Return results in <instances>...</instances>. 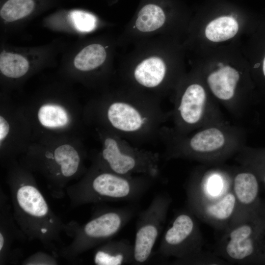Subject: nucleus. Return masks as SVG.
<instances>
[{
  "label": "nucleus",
  "mask_w": 265,
  "mask_h": 265,
  "mask_svg": "<svg viewBox=\"0 0 265 265\" xmlns=\"http://www.w3.org/2000/svg\"><path fill=\"white\" fill-rule=\"evenodd\" d=\"M13 215L27 239L38 240L56 254V244L61 243V234L68 223L63 222L50 208L31 175L23 168H13L7 180Z\"/></svg>",
  "instance_id": "obj_1"
},
{
  "label": "nucleus",
  "mask_w": 265,
  "mask_h": 265,
  "mask_svg": "<svg viewBox=\"0 0 265 265\" xmlns=\"http://www.w3.org/2000/svg\"><path fill=\"white\" fill-rule=\"evenodd\" d=\"M164 146L165 160L186 159L207 165L223 164L246 144L242 128L228 121L201 128L186 134L163 126L159 137Z\"/></svg>",
  "instance_id": "obj_2"
},
{
  "label": "nucleus",
  "mask_w": 265,
  "mask_h": 265,
  "mask_svg": "<svg viewBox=\"0 0 265 265\" xmlns=\"http://www.w3.org/2000/svg\"><path fill=\"white\" fill-rule=\"evenodd\" d=\"M104 114L111 132L133 142L159 137L171 115L161 108L159 99L125 85L106 104Z\"/></svg>",
  "instance_id": "obj_3"
},
{
  "label": "nucleus",
  "mask_w": 265,
  "mask_h": 265,
  "mask_svg": "<svg viewBox=\"0 0 265 265\" xmlns=\"http://www.w3.org/2000/svg\"><path fill=\"white\" fill-rule=\"evenodd\" d=\"M160 37L137 43L122 69L125 86L159 99L183 78L172 68Z\"/></svg>",
  "instance_id": "obj_4"
},
{
  "label": "nucleus",
  "mask_w": 265,
  "mask_h": 265,
  "mask_svg": "<svg viewBox=\"0 0 265 265\" xmlns=\"http://www.w3.org/2000/svg\"><path fill=\"white\" fill-rule=\"evenodd\" d=\"M153 179L142 175L118 174L95 164L82 180L67 186L65 191L72 207L105 202L134 200L148 190Z\"/></svg>",
  "instance_id": "obj_5"
},
{
  "label": "nucleus",
  "mask_w": 265,
  "mask_h": 265,
  "mask_svg": "<svg viewBox=\"0 0 265 265\" xmlns=\"http://www.w3.org/2000/svg\"><path fill=\"white\" fill-rule=\"evenodd\" d=\"M170 110L172 128L186 134L201 128L226 121L220 105L199 74L183 77L174 90Z\"/></svg>",
  "instance_id": "obj_6"
},
{
  "label": "nucleus",
  "mask_w": 265,
  "mask_h": 265,
  "mask_svg": "<svg viewBox=\"0 0 265 265\" xmlns=\"http://www.w3.org/2000/svg\"><path fill=\"white\" fill-rule=\"evenodd\" d=\"M132 207L104 208L94 212L88 221L82 225L68 223L67 234L72 242L62 247L59 255L73 260L79 255L108 241L116 235L133 216Z\"/></svg>",
  "instance_id": "obj_7"
},
{
  "label": "nucleus",
  "mask_w": 265,
  "mask_h": 265,
  "mask_svg": "<svg viewBox=\"0 0 265 265\" xmlns=\"http://www.w3.org/2000/svg\"><path fill=\"white\" fill-rule=\"evenodd\" d=\"M213 254L228 263L265 265L264 226L259 213L229 226Z\"/></svg>",
  "instance_id": "obj_8"
},
{
  "label": "nucleus",
  "mask_w": 265,
  "mask_h": 265,
  "mask_svg": "<svg viewBox=\"0 0 265 265\" xmlns=\"http://www.w3.org/2000/svg\"><path fill=\"white\" fill-rule=\"evenodd\" d=\"M160 156L132 145L109 132L103 135L102 148L96 165L127 176L145 175L155 179L159 174Z\"/></svg>",
  "instance_id": "obj_9"
},
{
  "label": "nucleus",
  "mask_w": 265,
  "mask_h": 265,
  "mask_svg": "<svg viewBox=\"0 0 265 265\" xmlns=\"http://www.w3.org/2000/svg\"><path fill=\"white\" fill-rule=\"evenodd\" d=\"M199 75L220 106L236 118L243 117L251 105L243 72L220 63Z\"/></svg>",
  "instance_id": "obj_10"
},
{
  "label": "nucleus",
  "mask_w": 265,
  "mask_h": 265,
  "mask_svg": "<svg viewBox=\"0 0 265 265\" xmlns=\"http://www.w3.org/2000/svg\"><path fill=\"white\" fill-rule=\"evenodd\" d=\"M203 239L194 215L188 211L175 215L161 239L158 253L174 258L177 264H189L203 251Z\"/></svg>",
  "instance_id": "obj_11"
},
{
  "label": "nucleus",
  "mask_w": 265,
  "mask_h": 265,
  "mask_svg": "<svg viewBox=\"0 0 265 265\" xmlns=\"http://www.w3.org/2000/svg\"><path fill=\"white\" fill-rule=\"evenodd\" d=\"M172 202L167 194L156 195L139 215L133 245V264H144L150 259L155 244L162 231Z\"/></svg>",
  "instance_id": "obj_12"
},
{
  "label": "nucleus",
  "mask_w": 265,
  "mask_h": 265,
  "mask_svg": "<svg viewBox=\"0 0 265 265\" xmlns=\"http://www.w3.org/2000/svg\"><path fill=\"white\" fill-rule=\"evenodd\" d=\"M37 160L35 166L46 177L51 195L55 198H63L67 184L81 169L80 153L72 146L65 144Z\"/></svg>",
  "instance_id": "obj_13"
},
{
  "label": "nucleus",
  "mask_w": 265,
  "mask_h": 265,
  "mask_svg": "<svg viewBox=\"0 0 265 265\" xmlns=\"http://www.w3.org/2000/svg\"><path fill=\"white\" fill-rule=\"evenodd\" d=\"M202 165L196 167L188 178L186 202L217 200L232 189L234 168Z\"/></svg>",
  "instance_id": "obj_14"
},
{
  "label": "nucleus",
  "mask_w": 265,
  "mask_h": 265,
  "mask_svg": "<svg viewBox=\"0 0 265 265\" xmlns=\"http://www.w3.org/2000/svg\"><path fill=\"white\" fill-rule=\"evenodd\" d=\"M261 186L259 178L251 169L241 165L234 168L232 189L236 199V209L229 226L259 213L262 202Z\"/></svg>",
  "instance_id": "obj_15"
},
{
  "label": "nucleus",
  "mask_w": 265,
  "mask_h": 265,
  "mask_svg": "<svg viewBox=\"0 0 265 265\" xmlns=\"http://www.w3.org/2000/svg\"><path fill=\"white\" fill-rule=\"evenodd\" d=\"M188 210L194 216L214 229L223 232L229 226L236 209L233 189L221 198L214 201L187 202Z\"/></svg>",
  "instance_id": "obj_16"
},
{
  "label": "nucleus",
  "mask_w": 265,
  "mask_h": 265,
  "mask_svg": "<svg viewBox=\"0 0 265 265\" xmlns=\"http://www.w3.org/2000/svg\"><path fill=\"white\" fill-rule=\"evenodd\" d=\"M0 198V265H4L10 259L14 240H25L27 238L18 226L2 192Z\"/></svg>",
  "instance_id": "obj_17"
},
{
  "label": "nucleus",
  "mask_w": 265,
  "mask_h": 265,
  "mask_svg": "<svg viewBox=\"0 0 265 265\" xmlns=\"http://www.w3.org/2000/svg\"><path fill=\"white\" fill-rule=\"evenodd\" d=\"M97 247L93 257L95 265H122L133 263V245L127 239H110Z\"/></svg>",
  "instance_id": "obj_18"
},
{
  "label": "nucleus",
  "mask_w": 265,
  "mask_h": 265,
  "mask_svg": "<svg viewBox=\"0 0 265 265\" xmlns=\"http://www.w3.org/2000/svg\"><path fill=\"white\" fill-rule=\"evenodd\" d=\"M239 29L237 19L232 15L224 14L213 19L205 28L206 38L212 42H221L234 37Z\"/></svg>",
  "instance_id": "obj_19"
},
{
  "label": "nucleus",
  "mask_w": 265,
  "mask_h": 265,
  "mask_svg": "<svg viewBox=\"0 0 265 265\" xmlns=\"http://www.w3.org/2000/svg\"><path fill=\"white\" fill-rule=\"evenodd\" d=\"M234 157L240 165L248 167L255 173L265 190V148L252 147L245 144Z\"/></svg>",
  "instance_id": "obj_20"
},
{
  "label": "nucleus",
  "mask_w": 265,
  "mask_h": 265,
  "mask_svg": "<svg viewBox=\"0 0 265 265\" xmlns=\"http://www.w3.org/2000/svg\"><path fill=\"white\" fill-rule=\"evenodd\" d=\"M108 46L92 44L83 48L76 56L74 63L77 69L89 72L103 65L107 57L106 49Z\"/></svg>",
  "instance_id": "obj_21"
},
{
  "label": "nucleus",
  "mask_w": 265,
  "mask_h": 265,
  "mask_svg": "<svg viewBox=\"0 0 265 265\" xmlns=\"http://www.w3.org/2000/svg\"><path fill=\"white\" fill-rule=\"evenodd\" d=\"M40 124L49 129L65 127L70 122V116L66 109L56 104H46L41 106L37 112Z\"/></svg>",
  "instance_id": "obj_22"
},
{
  "label": "nucleus",
  "mask_w": 265,
  "mask_h": 265,
  "mask_svg": "<svg viewBox=\"0 0 265 265\" xmlns=\"http://www.w3.org/2000/svg\"><path fill=\"white\" fill-rule=\"evenodd\" d=\"M29 68L28 62L23 56L3 52L0 55V70L6 77L18 78L26 74Z\"/></svg>",
  "instance_id": "obj_23"
},
{
  "label": "nucleus",
  "mask_w": 265,
  "mask_h": 265,
  "mask_svg": "<svg viewBox=\"0 0 265 265\" xmlns=\"http://www.w3.org/2000/svg\"><path fill=\"white\" fill-rule=\"evenodd\" d=\"M33 0H8L0 9L1 17L7 22H13L28 15L33 10Z\"/></svg>",
  "instance_id": "obj_24"
},
{
  "label": "nucleus",
  "mask_w": 265,
  "mask_h": 265,
  "mask_svg": "<svg viewBox=\"0 0 265 265\" xmlns=\"http://www.w3.org/2000/svg\"><path fill=\"white\" fill-rule=\"evenodd\" d=\"M75 27L82 32H91L96 29L98 21L95 16L82 10H73L69 15Z\"/></svg>",
  "instance_id": "obj_25"
},
{
  "label": "nucleus",
  "mask_w": 265,
  "mask_h": 265,
  "mask_svg": "<svg viewBox=\"0 0 265 265\" xmlns=\"http://www.w3.org/2000/svg\"><path fill=\"white\" fill-rule=\"evenodd\" d=\"M22 264L26 265H54L57 264V261L54 255L38 252L24 260Z\"/></svg>",
  "instance_id": "obj_26"
},
{
  "label": "nucleus",
  "mask_w": 265,
  "mask_h": 265,
  "mask_svg": "<svg viewBox=\"0 0 265 265\" xmlns=\"http://www.w3.org/2000/svg\"><path fill=\"white\" fill-rule=\"evenodd\" d=\"M10 131V126L7 121L1 115L0 116V143L1 145Z\"/></svg>",
  "instance_id": "obj_27"
},
{
  "label": "nucleus",
  "mask_w": 265,
  "mask_h": 265,
  "mask_svg": "<svg viewBox=\"0 0 265 265\" xmlns=\"http://www.w3.org/2000/svg\"><path fill=\"white\" fill-rule=\"evenodd\" d=\"M260 215L262 218L264 230V238H265V200L262 202L260 210L259 212Z\"/></svg>",
  "instance_id": "obj_28"
},
{
  "label": "nucleus",
  "mask_w": 265,
  "mask_h": 265,
  "mask_svg": "<svg viewBox=\"0 0 265 265\" xmlns=\"http://www.w3.org/2000/svg\"><path fill=\"white\" fill-rule=\"evenodd\" d=\"M262 69H263L262 70H263V76L264 78H265V57L263 61Z\"/></svg>",
  "instance_id": "obj_29"
}]
</instances>
